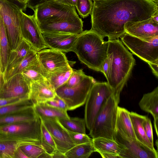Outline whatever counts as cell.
<instances>
[{
    "label": "cell",
    "mask_w": 158,
    "mask_h": 158,
    "mask_svg": "<svg viewBox=\"0 0 158 158\" xmlns=\"http://www.w3.org/2000/svg\"><path fill=\"white\" fill-rule=\"evenodd\" d=\"M108 41L91 30L78 35L72 51L89 68L102 73V66L107 58Z\"/></svg>",
    "instance_id": "obj_3"
},
{
    "label": "cell",
    "mask_w": 158,
    "mask_h": 158,
    "mask_svg": "<svg viewBox=\"0 0 158 158\" xmlns=\"http://www.w3.org/2000/svg\"><path fill=\"white\" fill-rule=\"evenodd\" d=\"M21 73L25 81L30 85L34 82L46 79L47 75L38 60L24 69Z\"/></svg>",
    "instance_id": "obj_31"
},
{
    "label": "cell",
    "mask_w": 158,
    "mask_h": 158,
    "mask_svg": "<svg viewBox=\"0 0 158 158\" xmlns=\"http://www.w3.org/2000/svg\"><path fill=\"white\" fill-rule=\"evenodd\" d=\"M54 98L57 100L59 108L60 109L66 111L68 110L67 105L63 99L56 94Z\"/></svg>",
    "instance_id": "obj_44"
},
{
    "label": "cell",
    "mask_w": 158,
    "mask_h": 158,
    "mask_svg": "<svg viewBox=\"0 0 158 158\" xmlns=\"http://www.w3.org/2000/svg\"><path fill=\"white\" fill-rule=\"evenodd\" d=\"M93 6L91 0H77L75 7L81 17L85 18L91 14Z\"/></svg>",
    "instance_id": "obj_37"
},
{
    "label": "cell",
    "mask_w": 158,
    "mask_h": 158,
    "mask_svg": "<svg viewBox=\"0 0 158 158\" xmlns=\"http://www.w3.org/2000/svg\"><path fill=\"white\" fill-rule=\"evenodd\" d=\"M58 119L61 124L67 130L75 132L86 133V125L84 118L70 117L69 119Z\"/></svg>",
    "instance_id": "obj_33"
},
{
    "label": "cell",
    "mask_w": 158,
    "mask_h": 158,
    "mask_svg": "<svg viewBox=\"0 0 158 158\" xmlns=\"http://www.w3.org/2000/svg\"><path fill=\"white\" fill-rule=\"evenodd\" d=\"M29 99L33 105L54 99L56 94L46 79L31 83Z\"/></svg>",
    "instance_id": "obj_20"
},
{
    "label": "cell",
    "mask_w": 158,
    "mask_h": 158,
    "mask_svg": "<svg viewBox=\"0 0 158 158\" xmlns=\"http://www.w3.org/2000/svg\"><path fill=\"white\" fill-rule=\"evenodd\" d=\"M1 72V62H0V73Z\"/></svg>",
    "instance_id": "obj_57"
},
{
    "label": "cell",
    "mask_w": 158,
    "mask_h": 158,
    "mask_svg": "<svg viewBox=\"0 0 158 158\" xmlns=\"http://www.w3.org/2000/svg\"><path fill=\"white\" fill-rule=\"evenodd\" d=\"M39 158H52V156L45 151L42 153Z\"/></svg>",
    "instance_id": "obj_53"
},
{
    "label": "cell",
    "mask_w": 158,
    "mask_h": 158,
    "mask_svg": "<svg viewBox=\"0 0 158 158\" xmlns=\"http://www.w3.org/2000/svg\"><path fill=\"white\" fill-rule=\"evenodd\" d=\"M96 81L93 77L86 75L76 86L68 87L64 84L55 91L56 94L66 103L68 110H73L85 103L90 90Z\"/></svg>",
    "instance_id": "obj_6"
},
{
    "label": "cell",
    "mask_w": 158,
    "mask_h": 158,
    "mask_svg": "<svg viewBox=\"0 0 158 158\" xmlns=\"http://www.w3.org/2000/svg\"><path fill=\"white\" fill-rule=\"evenodd\" d=\"M15 158H28V157L19 147L17 150L15 152Z\"/></svg>",
    "instance_id": "obj_49"
},
{
    "label": "cell",
    "mask_w": 158,
    "mask_h": 158,
    "mask_svg": "<svg viewBox=\"0 0 158 158\" xmlns=\"http://www.w3.org/2000/svg\"><path fill=\"white\" fill-rule=\"evenodd\" d=\"M34 11L38 24L77 13L75 7L70 6L55 0L38 6Z\"/></svg>",
    "instance_id": "obj_13"
},
{
    "label": "cell",
    "mask_w": 158,
    "mask_h": 158,
    "mask_svg": "<svg viewBox=\"0 0 158 158\" xmlns=\"http://www.w3.org/2000/svg\"><path fill=\"white\" fill-rule=\"evenodd\" d=\"M151 17L142 21L127 23L125 27V33L147 41L158 36V23Z\"/></svg>",
    "instance_id": "obj_17"
},
{
    "label": "cell",
    "mask_w": 158,
    "mask_h": 158,
    "mask_svg": "<svg viewBox=\"0 0 158 158\" xmlns=\"http://www.w3.org/2000/svg\"><path fill=\"white\" fill-rule=\"evenodd\" d=\"M38 60L45 73L54 72L70 66L63 52L51 49H43L37 52Z\"/></svg>",
    "instance_id": "obj_15"
},
{
    "label": "cell",
    "mask_w": 158,
    "mask_h": 158,
    "mask_svg": "<svg viewBox=\"0 0 158 158\" xmlns=\"http://www.w3.org/2000/svg\"><path fill=\"white\" fill-rule=\"evenodd\" d=\"M103 158H122L118 154L111 152H101L99 153Z\"/></svg>",
    "instance_id": "obj_45"
},
{
    "label": "cell",
    "mask_w": 158,
    "mask_h": 158,
    "mask_svg": "<svg viewBox=\"0 0 158 158\" xmlns=\"http://www.w3.org/2000/svg\"><path fill=\"white\" fill-rule=\"evenodd\" d=\"M39 117L33 106L24 110L0 117V127L17 123L31 121Z\"/></svg>",
    "instance_id": "obj_23"
},
{
    "label": "cell",
    "mask_w": 158,
    "mask_h": 158,
    "mask_svg": "<svg viewBox=\"0 0 158 158\" xmlns=\"http://www.w3.org/2000/svg\"><path fill=\"white\" fill-rule=\"evenodd\" d=\"M82 69H73L72 73L64 85L68 87H72L79 84L86 76Z\"/></svg>",
    "instance_id": "obj_38"
},
{
    "label": "cell",
    "mask_w": 158,
    "mask_h": 158,
    "mask_svg": "<svg viewBox=\"0 0 158 158\" xmlns=\"http://www.w3.org/2000/svg\"><path fill=\"white\" fill-rule=\"evenodd\" d=\"M32 48L28 42L23 38L17 47L11 50L4 74L23 60Z\"/></svg>",
    "instance_id": "obj_24"
},
{
    "label": "cell",
    "mask_w": 158,
    "mask_h": 158,
    "mask_svg": "<svg viewBox=\"0 0 158 158\" xmlns=\"http://www.w3.org/2000/svg\"><path fill=\"white\" fill-rule=\"evenodd\" d=\"M92 139L95 152H111L119 155L121 152L120 145L114 140L102 137Z\"/></svg>",
    "instance_id": "obj_28"
},
{
    "label": "cell",
    "mask_w": 158,
    "mask_h": 158,
    "mask_svg": "<svg viewBox=\"0 0 158 158\" xmlns=\"http://www.w3.org/2000/svg\"><path fill=\"white\" fill-rule=\"evenodd\" d=\"M118 103L113 94L108 99L96 117L89 135L92 138L104 137L114 139Z\"/></svg>",
    "instance_id": "obj_4"
},
{
    "label": "cell",
    "mask_w": 158,
    "mask_h": 158,
    "mask_svg": "<svg viewBox=\"0 0 158 158\" xmlns=\"http://www.w3.org/2000/svg\"><path fill=\"white\" fill-rule=\"evenodd\" d=\"M5 82L4 73L1 72L0 73V91L3 86Z\"/></svg>",
    "instance_id": "obj_52"
},
{
    "label": "cell",
    "mask_w": 158,
    "mask_h": 158,
    "mask_svg": "<svg viewBox=\"0 0 158 158\" xmlns=\"http://www.w3.org/2000/svg\"><path fill=\"white\" fill-rule=\"evenodd\" d=\"M67 130L76 145L92 142V139L90 138L86 133L75 132Z\"/></svg>",
    "instance_id": "obj_39"
},
{
    "label": "cell",
    "mask_w": 158,
    "mask_h": 158,
    "mask_svg": "<svg viewBox=\"0 0 158 158\" xmlns=\"http://www.w3.org/2000/svg\"><path fill=\"white\" fill-rule=\"evenodd\" d=\"M129 114L136 139L153 151H156L147 138L142 125L145 116L133 112H129Z\"/></svg>",
    "instance_id": "obj_25"
},
{
    "label": "cell",
    "mask_w": 158,
    "mask_h": 158,
    "mask_svg": "<svg viewBox=\"0 0 158 158\" xmlns=\"http://www.w3.org/2000/svg\"><path fill=\"white\" fill-rule=\"evenodd\" d=\"M119 38L133 54L148 64L158 63V36L147 41L125 33Z\"/></svg>",
    "instance_id": "obj_7"
},
{
    "label": "cell",
    "mask_w": 158,
    "mask_h": 158,
    "mask_svg": "<svg viewBox=\"0 0 158 158\" xmlns=\"http://www.w3.org/2000/svg\"><path fill=\"white\" fill-rule=\"evenodd\" d=\"M40 142L44 151L52 156L57 149L56 145L51 135L41 121Z\"/></svg>",
    "instance_id": "obj_34"
},
{
    "label": "cell",
    "mask_w": 158,
    "mask_h": 158,
    "mask_svg": "<svg viewBox=\"0 0 158 158\" xmlns=\"http://www.w3.org/2000/svg\"><path fill=\"white\" fill-rule=\"evenodd\" d=\"M91 0L93 1H100V0Z\"/></svg>",
    "instance_id": "obj_58"
},
{
    "label": "cell",
    "mask_w": 158,
    "mask_h": 158,
    "mask_svg": "<svg viewBox=\"0 0 158 158\" xmlns=\"http://www.w3.org/2000/svg\"><path fill=\"white\" fill-rule=\"evenodd\" d=\"M73 70L69 66L61 70L47 73L46 79L55 90L66 83Z\"/></svg>",
    "instance_id": "obj_29"
},
{
    "label": "cell",
    "mask_w": 158,
    "mask_h": 158,
    "mask_svg": "<svg viewBox=\"0 0 158 158\" xmlns=\"http://www.w3.org/2000/svg\"><path fill=\"white\" fill-rule=\"evenodd\" d=\"M63 4L72 7H75L77 0H54Z\"/></svg>",
    "instance_id": "obj_46"
},
{
    "label": "cell",
    "mask_w": 158,
    "mask_h": 158,
    "mask_svg": "<svg viewBox=\"0 0 158 158\" xmlns=\"http://www.w3.org/2000/svg\"><path fill=\"white\" fill-rule=\"evenodd\" d=\"M114 139L120 145L122 158H158L157 151H154L137 139L129 141L115 131Z\"/></svg>",
    "instance_id": "obj_12"
},
{
    "label": "cell",
    "mask_w": 158,
    "mask_h": 158,
    "mask_svg": "<svg viewBox=\"0 0 158 158\" xmlns=\"http://www.w3.org/2000/svg\"><path fill=\"white\" fill-rule=\"evenodd\" d=\"M19 3L27 6V4L29 0H17Z\"/></svg>",
    "instance_id": "obj_55"
},
{
    "label": "cell",
    "mask_w": 158,
    "mask_h": 158,
    "mask_svg": "<svg viewBox=\"0 0 158 158\" xmlns=\"http://www.w3.org/2000/svg\"><path fill=\"white\" fill-rule=\"evenodd\" d=\"M113 91L107 82H96L92 87L85 102L84 119L86 126L90 131L96 117Z\"/></svg>",
    "instance_id": "obj_5"
},
{
    "label": "cell",
    "mask_w": 158,
    "mask_h": 158,
    "mask_svg": "<svg viewBox=\"0 0 158 158\" xmlns=\"http://www.w3.org/2000/svg\"><path fill=\"white\" fill-rule=\"evenodd\" d=\"M109 63L107 58L106 59L102 66V73L103 74L106 78L107 77L108 72L109 68Z\"/></svg>",
    "instance_id": "obj_48"
},
{
    "label": "cell",
    "mask_w": 158,
    "mask_h": 158,
    "mask_svg": "<svg viewBox=\"0 0 158 158\" xmlns=\"http://www.w3.org/2000/svg\"><path fill=\"white\" fill-rule=\"evenodd\" d=\"M30 85L21 73H18L6 80L0 91V98L23 97L29 99Z\"/></svg>",
    "instance_id": "obj_16"
},
{
    "label": "cell",
    "mask_w": 158,
    "mask_h": 158,
    "mask_svg": "<svg viewBox=\"0 0 158 158\" xmlns=\"http://www.w3.org/2000/svg\"><path fill=\"white\" fill-rule=\"evenodd\" d=\"M19 17L23 38L27 40L37 52L48 48L36 20L34 14L28 15L20 10Z\"/></svg>",
    "instance_id": "obj_10"
},
{
    "label": "cell",
    "mask_w": 158,
    "mask_h": 158,
    "mask_svg": "<svg viewBox=\"0 0 158 158\" xmlns=\"http://www.w3.org/2000/svg\"><path fill=\"white\" fill-rule=\"evenodd\" d=\"M20 10L5 0H0V15L6 30L11 50L15 49L23 38L19 15Z\"/></svg>",
    "instance_id": "obj_8"
},
{
    "label": "cell",
    "mask_w": 158,
    "mask_h": 158,
    "mask_svg": "<svg viewBox=\"0 0 158 158\" xmlns=\"http://www.w3.org/2000/svg\"><path fill=\"white\" fill-rule=\"evenodd\" d=\"M37 52L32 48L23 60L4 74L5 81L14 75L21 73L24 69L37 61Z\"/></svg>",
    "instance_id": "obj_30"
},
{
    "label": "cell",
    "mask_w": 158,
    "mask_h": 158,
    "mask_svg": "<svg viewBox=\"0 0 158 158\" xmlns=\"http://www.w3.org/2000/svg\"><path fill=\"white\" fill-rule=\"evenodd\" d=\"M20 148L28 158H38L45 152L41 145L29 144Z\"/></svg>",
    "instance_id": "obj_36"
},
{
    "label": "cell",
    "mask_w": 158,
    "mask_h": 158,
    "mask_svg": "<svg viewBox=\"0 0 158 158\" xmlns=\"http://www.w3.org/2000/svg\"><path fill=\"white\" fill-rule=\"evenodd\" d=\"M40 118L51 135L57 149L60 152L64 154L76 145L57 118Z\"/></svg>",
    "instance_id": "obj_14"
},
{
    "label": "cell",
    "mask_w": 158,
    "mask_h": 158,
    "mask_svg": "<svg viewBox=\"0 0 158 158\" xmlns=\"http://www.w3.org/2000/svg\"><path fill=\"white\" fill-rule=\"evenodd\" d=\"M34 110L39 117L56 118L58 119H69L67 111L59 108L52 107L44 103H40L33 105Z\"/></svg>",
    "instance_id": "obj_27"
},
{
    "label": "cell",
    "mask_w": 158,
    "mask_h": 158,
    "mask_svg": "<svg viewBox=\"0 0 158 158\" xmlns=\"http://www.w3.org/2000/svg\"><path fill=\"white\" fill-rule=\"evenodd\" d=\"M151 69L153 74L156 77H158V63H150L148 64Z\"/></svg>",
    "instance_id": "obj_47"
},
{
    "label": "cell",
    "mask_w": 158,
    "mask_h": 158,
    "mask_svg": "<svg viewBox=\"0 0 158 158\" xmlns=\"http://www.w3.org/2000/svg\"><path fill=\"white\" fill-rule=\"evenodd\" d=\"M151 0H102L94 1L91 30L104 38L118 39L127 23L142 21L158 11Z\"/></svg>",
    "instance_id": "obj_1"
},
{
    "label": "cell",
    "mask_w": 158,
    "mask_h": 158,
    "mask_svg": "<svg viewBox=\"0 0 158 158\" xmlns=\"http://www.w3.org/2000/svg\"><path fill=\"white\" fill-rule=\"evenodd\" d=\"M142 125L146 136L152 144L154 146L153 136L152 125L150 119L145 116Z\"/></svg>",
    "instance_id": "obj_40"
},
{
    "label": "cell",
    "mask_w": 158,
    "mask_h": 158,
    "mask_svg": "<svg viewBox=\"0 0 158 158\" xmlns=\"http://www.w3.org/2000/svg\"><path fill=\"white\" fill-rule=\"evenodd\" d=\"M15 7L25 11L27 8V6L19 3L17 0H5Z\"/></svg>",
    "instance_id": "obj_43"
},
{
    "label": "cell",
    "mask_w": 158,
    "mask_h": 158,
    "mask_svg": "<svg viewBox=\"0 0 158 158\" xmlns=\"http://www.w3.org/2000/svg\"><path fill=\"white\" fill-rule=\"evenodd\" d=\"M129 113L126 109L118 106L115 131L131 141L136 139Z\"/></svg>",
    "instance_id": "obj_21"
},
{
    "label": "cell",
    "mask_w": 158,
    "mask_h": 158,
    "mask_svg": "<svg viewBox=\"0 0 158 158\" xmlns=\"http://www.w3.org/2000/svg\"><path fill=\"white\" fill-rule=\"evenodd\" d=\"M108 41L107 58L109 66L106 79L119 103L121 93L131 76L135 60L119 39Z\"/></svg>",
    "instance_id": "obj_2"
},
{
    "label": "cell",
    "mask_w": 158,
    "mask_h": 158,
    "mask_svg": "<svg viewBox=\"0 0 158 158\" xmlns=\"http://www.w3.org/2000/svg\"></svg>",
    "instance_id": "obj_60"
},
{
    "label": "cell",
    "mask_w": 158,
    "mask_h": 158,
    "mask_svg": "<svg viewBox=\"0 0 158 158\" xmlns=\"http://www.w3.org/2000/svg\"></svg>",
    "instance_id": "obj_59"
},
{
    "label": "cell",
    "mask_w": 158,
    "mask_h": 158,
    "mask_svg": "<svg viewBox=\"0 0 158 158\" xmlns=\"http://www.w3.org/2000/svg\"><path fill=\"white\" fill-rule=\"evenodd\" d=\"M53 0H29L27 4V7L34 11L38 6Z\"/></svg>",
    "instance_id": "obj_42"
},
{
    "label": "cell",
    "mask_w": 158,
    "mask_h": 158,
    "mask_svg": "<svg viewBox=\"0 0 158 158\" xmlns=\"http://www.w3.org/2000/svg\"><path fill=\"white\" fill-rule=\"evenodd\" d=\"M11 51L6 30L0 15V60L1 72L4 73Z\"/></svg>",
    "instance_id": "obj_26"
},
{
    "label": "cell",
    "mask_w": 158,
    "mask_h": 158,
    "mask_svg": "<svg viewBox=\"0 0 158 158\" xmlns=\"http://www.w3.org/2000/svg\"><path fill=\"white\" fill-rule=\"evenodd\" d=\"M42 34L48 48L65 52L72 51L79 35L64 33H45Z\"/></svg>",
    "instance_id": "obj_18"
},
{
    "label": "cell",
    "mask_w": 158,
    "mask_h": 158,
    "mask_svg": "<svg viewBox=\"0 0 158 158\" xmlns=\"http://www.w3.org/2000/svg\"><path fill=\"white\" fill-rule=\"evenodd\" d=\"M41 124V120L38 117L31 121L0 127V133L40 142Z\"/></svg>",
    "instance_id": "obj_11"
},
{
    "label": "cell",
    "mask_w": 158,
    "mask_h": 158,
    "mask_svg": "<svg viewBox=\"0 0 158 158\" xmlns=\"http://www.w3.org/2000/svg\"><path fill=\"white\" fill-rule=\"evenodd\" d=\"M154 2L158 5V0H151Z\"/></svg>",
    "instance_id": "obj_56"
},
{
    "label": "cell",
    "mask_w": 158,
    "mask_h": 158,
    "mask_svg": "<svg viewBox=\"0 0 158 158\" xmlns=\"http://www.w3.org/2000/svg\"><path fill=\"white\" fill-rule=\"evenodd\" d=\"M44 103L50 106L55 108H59L57 101L55 98H54V99L48 101Z\"/></svg>",
    "instance_id": "obj_51"
},
{
    "label": "cell",
    "mask_w": 158,
    "mask_h": 158,
    "mask_svg": "<svg viewBox=\"0 0 158 158\" xmlns=\"http://www.w3.org/2000/svg\"><path fill=\"white\" fill-rule=\"evenodd\" d=\"M41 145L39 142L21 137L0 134V158H15L17 150L27 144Z\"/></svg>",
    "instance_id": "obj_19"
},
{
    "label": "cell",
    "mask_w": 158,
    "mask_h": 158,
    "mask_svg": "<svg viewBox=\"0 0 158 158\" xmlns=\"http://www.w3.org/2000/svg\"><path fill=\"white\" fill-rule=\"evenodd\" d=\"M38 24L41 33H64L78 35L83 31V21L77 13L46 21Z\"/></svg>",
    "instance_id": "obj_9"
},
{
    "label": "cell",
    "mask_w": 158,
    "mask_h": 158,
    "mask_svg": "<svg viewBox=\"0 0 158 158\" xmlns=\"http://www.w3.org/2000/svg\"><path fill=\"white\" fill-rule=\"evenodd\" d=\"M33 106L30 99L21 100L16 103L0 107V117L20 111Z\"/></svg>",
    "instance_id": "obj_35"
},
{
    "label": "cell",
    "mask_w": 158,
    "mask_h": 158,
    "mask_svg": "<svg viewBox=\"0 0 158 158\" xmlns=\"http://www.w3.org/2000/svg\"><path fill=\"white\" fill-rule=\"evenodd\" d=\"M52 158H66L64 154H63L57 149L52 155Z\"/></svg>",
    "instance_id": "obj_50"
},
{
    "label": "cell",
    "mask_w": 158,
    "mask_h": 158,
    "mask_svg": "<svg viewBox=\"0 0 158 158\" xmlns=\"http://www.w3.org/2000/svg\"><path fill=\"white\" fill-rule=\"evenodd\" d=\"M95 149L92 142L77 145L66 152V158H88Z\"/></svg>",
    "instance_id": "obj_32"
},
{
    "label": "cell",
    "mask_w": 158,
    "mask_h": 158,
    "mask_svg": "<svg viewBox=\"0 0 158 158\" xmlns=\"http://www.w3.org/2000/svg\"><path fill=\"white\" fill-rule=\"evenodd\" d=\"M29 99L23 97H17L12 98H0V107L12 104L22 100Z\"/></svg>",
    "instance_id": "obj_41"
},
{
    "label": "cell",
    "mask_w": 158,
    "mask_h": 158,
    "mask_svg": "<svg viewBox=\"0 0 158 158\" xmlns=\"http://www.w3.org/2000/svg\"><path fill=\"white\" fill-rule=\"evenodd\" d=\"M151 18L153 21L158 23V11L153 15Z\"/></svg>",
    "instance_id": "obj_54"
},
{
    "label": "cell",
    "mask_w": 158,
    "mask_h": 158,
    "mask_svg": "<svg viewBox=\"0 0 158 158\" xmlns=\"http://www.w3.org/2000/svg\"><path fill=\"white\" fill-rule=\"evenodd\" d=\"M140 109L150 113L153 117L154 125L157 136H158V87L152 92L143 94L139 103Z\"/></svg>",
    "instance_id": "obj_22"
}]
</instances>
